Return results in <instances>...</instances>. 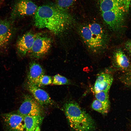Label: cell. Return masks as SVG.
Instances as JSON below:
<instances>
[{
  "label": "cell",
  "mask_w": 131,
  "mask_h": 131,
  "mask_svg": "<svg viewBox=\"0 0 131 131\" xmlns=\"http://www.w3.org/2000/svg\"><path fill=\"white\" fill-rule=\"evenodd\" d=\"M34 22L37 28L47 29L58 35L69 28L74 20L70 15L56 5H44L38 7L34 14Z\"/></svg>",
  "instance_id": "1"
},
{
  "label": "cell",
  "mask_w": 131,
  "mask_h": 131,
  "mask_svg": "<svg viewBox=\"0 0 131 131\" xmlns=\"http://www.w3.org/2000/svg\"><path fill=\"white\" fill-rule=\"evenodd\" d=\"M66 117L70 127L75 131H93L95 124L90 116L76 102L70 101L64 106Z\"/></svg>",
  "instance_id": "2"
},
{
  "label": "cell",
  "mask_w": 131,
  "mask_h": 131,
  "mask_svg": "<svg viewBox=\"0 0 131 131\" xmlns=\"http://www.w3.org/2000/svg\"><path fill=\"white\" fill-rule=\"evenodd\" d=\"M79 30L85 44L90 51L98 53L104 49L106 36L100 24L96 22L85 24L80 26Z\"/></svg>",
  "instance_id": "3"
},
{
  "label": "cell",
  "mask_w": 131,
  "mask_h": 131,
  "mask_svg": "<svg viewBox=\"0 0 131 131\" xmlns=\"http://www.w3.org/2000/svg\"><path fill=\"white\" fill-rule=\"evenodd\" d=\"M126 9L117 8L101 13L103 20L108 27L114 31L119 30L121 27L124 20Z\"/></svg>",
  "instance_id": "4"
},
{
  "label": "cell",
  "mask_w": 131,
  "mask_h": 131,
  "mask_svg": "<svg viewBox=\"0 0 131 131\" xmlns=\"http://www.w3.org/2000/svg\"><path fill=\"white\" fill-rule=\"evenodd\" d=\"M17 113L24 116L41 115L42 109L41 105L31 96L24 95Z\"/></svg>",
  "instance_id": "5"
},
{
  "label": "cell",
  "mask_w": 131,
  "mask_h": 131,
  "mask_svg": "<svg viewBox=\"0 0 131 131\" xmlns=\"http://www.w3.org/2000/svg\"><path fill=\"white\" fill-rule=\"evenodd\" d=\"M6 131H25L24 116L17 113H9L1 115Z\"/></svg>",
  "instance_id": "6"
},
{
  "label": "cell",
  "mask_w": 131,
  "mask_h": 131,
  "mask_svg": "<svg viewBox=\"0 0 131 131\" xmlns=\"http://www.w3.org/2000/svg\"><path fill=\"white\" fill-rule=\"evenodd\" d=\"M51 45L50 38L40 34H36L33 46L28 52L32 57L38 58L46 54Z\"/></svg>",
  "instance_id": "7"
},
{
  "label": "cell",
  "mask_w": 131,
  "mask_h": 131,
  "mask_svg": "<svg viewBox=\"0 0 131 131\" xmlns=\"http://www.w3.org/2000/svg\"><path fill=\"white\" fill-rule=\"evenodd\" d=\"M38 7L30 0H19L13 9L12 16H25L34 15Z\"/></svg>",
  "instance_id": "8"
},
{
  "label": "cell",
  "mask_w": 131,
  "mask_h": 131,
  "mask_svg": "<svg viewBox=\"0 0 131 131\" xmlns=\"http://www.w3.org/2000/svg\"><path fill=\"white\" fill-rule=\"evenodd\" d=\"M26 86L33 98L41 105H53L54 103L48 94L40 87L28 82Z\"/></svg>",
  "instance_id": "9"
},
{
  "label": "cell",
  "mask_w": 131,
  "mask_h": 131,
  "mask_svg": "<svg viewBox=\"0 0 131 131\" xmlns=\"http://www.w3.org/2000/svg\"><path fill=\"white\" fill-rule=\"evenodd\" d=\"M99 1L101 13L120 8L128 11L131 5V0H99Z\"/></svg>",
  "instance_id": "10"
},
{
  "label": "cell",
  "mask_w": 131,
  "mask_h": 131,
  "mask_svg": "<svg viewBox=\"0 0 131 131\" xmlns=\"http://www.w3.org/2000/svg\"><path fill=\"white\" fill-rule=\"evenodd\" d=\"M12 35V28L10 22L7 20H0V50L7 47Z\"/></svg>",
  "instance_id": "11"
},
{
  "label": "cell",
  "mask_w": 131,
  "mask_h": 131,
  "mask_svg": "<svg viewBox=\"0 0 131 131\" xmlns=\"http://www.w3.org/2000/svg\"><path fill=\"white\" fill-rule=\"evenodd\" d=\"M36 34L27 32L17 42L16 47L18 52L23 55H25L31 49Z\"/></svg>",
  "instance_id": "12"
},
{
  "label": "cell",
  "mask_w": 131,
  "mask_h": 131,
  "mask_svg": "<svg viewBox=\"0 0 131 131\" xmlns=\"http://www.w3.org/2000/svg\"><path fill=\"white\" fill-rule=\"evenodd\" d=\"M113 81L111 75L106 73H101L95 82L94 88L95 92L102 91L108 92Z\"/></svg>",
  "instance_id": "13"
},
{
  "label": "cell",
  "mask_w": 131,
  "mask_h": 131,
  "mask_svg": "<svg viewBox=\"0 0 131 131\" xmlns=\"http://www.w3.org/2000/svg\"><path fill=\"white\" fill-rule=\"evenodd\" d=\"M44 75L41 66L35 62L31 63L29 66L27 75L28 82L36 85L40 78Z\"/></svg>",
  "instance_id": "14"
},
{
  "label": "cell",
  "mask_w": 131,
  "mask_h": 131,
  "mask_svg": "<svg viewBox=\"0 0 131 131\" xmlns=\"http://www.w3.org/2000/svg\"><path fill=\"white\" fill-rule=\"evenodd\" d=\"M43 118L41 115L24 116L25 131H40Z\"/></svg>",
  "instance_id": "15"
},
{
  "label": "cell",
  "mask_w": 131,
  "mask_h": 131,
  "mask_svg": "<svg viewBox=\"0 0 131 131\" xmlns=\"http://www.w3.org/2000/svg\"><path fill=\"white\" fill-rule=\"evenodd\" d=\"M115 59L117 65L122 68L128 67L129 65V60L125 54L120 50L117 51L115 55Z\"/></svg>",
  "instance_id": "16"
},
{
  "label": "cell",
  "mask_w": 131,
  "mask_h": 131,
  "mask_svg": "<svg viewBox=\"0 0 131 131\" xmlns=\"http://www.w3.org/2000/svg\"><path fill=\"white\" fill-rule=\"evenodd\" d=\"M110 106V105L103 103L97 99L94 100L91 105L93 109L104 115L108 113Z\"/></svg>",
  "instance_id": "17"
},
{
  "label": "cell",
  "mask_w": 131,
  "mask_h": 131,
  "mask_svg": "<svg viewBox=\"0 0 131 131\" xmlns=\"http://www.w3.org/2000/svg\"><path fill=\"white\" fill-rule=\"evenodd\" d=\"M71 82L68 79L59 74L54 76L52 84L55 85H62L71 84Z\"/></svg>",
  "instance_id": "18"
},
{
  "label": "cell",
  "mask_w": 131,
  "mask_h": 131,
  "mask_svg": "<svg viewBox=\"0 0 131 131\" xmlns=\"http://www.w3.org/2000/svg\"><path fill=\"white\" fill-rule=\"evenodd\" d=\"M75 1V0H56V5L60 9L66 11L73 5Z\"/></svg>",
  "instance_id": "19"
},
{
  "label": "cell",
  "mask_w": 131,
  "mask_h": 131,
  "mask_svg": "<svg viewBox=\"0 0 131 131\" xmlns=\"http://www.w3.org/2000/svg\"><path fill=\"white\" fill-rule=\"evenodd\" d=\"M95 93V96L96 99L103 103L110 105L108 92L102 91Z\"/></svg>",
  "instance_id": "20"
},
{
  "label": "cell",
  "mask_w": 131,
  "mask_h": 131,
  "mask_svg": "<svg viewBox=\"0 0 131 131\" xmlns=\"http://www.w3.org/2000/svg\"><path fill=\"white\" fill-rule=\"evenodd\" d=\"M53 79L50 76L44 75L39 79L35 85L38 87L48 85L52 84Z\"/></svg>",
  "instance_id": "21"
},
{
  "label": "cell",
  "mask_w": 131,
  "mask_h": 131,
  "mask_svg": "<svg viewBox=\"0 0 131 131\" xmlns=\"http://www.w3.org/2000/svg\"><path fill=\"white\" fill-rule=\"evenodd\" d=\"M125 47L129 52L131 54V41H129L127 42Z\"/></svg>",
  "instance_id": "22"
},
{
  "label": "cell",
  "mask_w": 131,
  "mask_h": 131,
  "mask_svg": "<svg viewBox=\"0 0 131 131\" xmlns=\"http://www.w3.org/2000/svg\"><path fill=\"white\" fill-rule=\"evenodd\" d=\"M130 78L131 79V74H130Z\"/></svg>",
  "instance_id": "23"
}]
</instances>
